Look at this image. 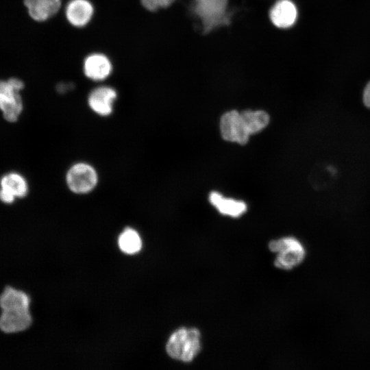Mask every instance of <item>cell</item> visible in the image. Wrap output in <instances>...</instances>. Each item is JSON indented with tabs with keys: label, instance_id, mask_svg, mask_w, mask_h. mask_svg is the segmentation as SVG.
I'll use <instances>...</instances> for the list:
<instances>
[{
	"label": "cell",
	"instance_id": "15",
	"mask_svg": "<svg viewBox=\"0 0 370 370\" xmlns=\"http://www.w3.org/2000/svg\"><path fill=\"white\" fill-rule=\"evenodd\" d=\"M240 113L249 135L260 132L269 123V116L263 110H247Z\"/></svg>",
	"mask_w": 370,
	"mask_h": 370
},
{
	"label": "cell",
	"instance_id": "4",
	"mask_svg": "<svg viewBox=\"0 0 370 370\" xmlns=\"http://www.w3.org/2000/svg\"><path fill=\"white\" fill-rule=\"evenodd\" d=\"M269 248L271 251L277 253L274 265L284 270H290L298 266L306 256L304 247L294 237L271 241Z\"/></svg>",
	"mask_w": 370,
	"mask_h": 370
},
{
	"label": "cell",
	"instance_id": "11",
	"mask_svg": "<svg viewBox=\"0 0 370 370\" xmlns=\"http://www.w3.org/2000/svg\"><path fill=\"white\" fill-rule=\"evenodd\" d=\"M112 70L110 60L101 53H92L88 56L84 63V74L94 81L106 79L111 74Z\"/></svg>",
	"mask_w": 370,
	"mask_h": 370
},
{
	"label": "cell",
	"instance_id": "3",
	"mask_svg": "<svg viewBox=\"0 0 370 370\" xmlns=\"http://www.w3.org/2000/svg\"><path fill=\"white\" fill-rule=\"evenodd\" d=\"M201 334L196 328H182L170 336L166 350L172 358L183 362L192 361L201 350Z\"/></svg>",
	"mask_w": 370,
	"mask_h": 370
},
{
	"label": "cell",
	"instance_id": "2",
	"mask_svg": "<svg viewBox=\"0 0 370 370\" xmlns=\"http://www.w3.org/2000/svg\"><path fill=\"white\" fill-rule=\"evenodd\" d=\"M230 0H193L191 12L201 25L202 35L231 23L232 14L227 8Z\"/></svg>",
	"mask_w": 370,
	"mask_h": 370
},
{
	"label": "cell",
	"instance_id": "1",
	"mask_svg": "<svg viewBox=\"0 0 370 370\" xmlns=\"http://www.w3.org/2000/svg\"><path fill=\"white\" fill-rule=\"evenodd\" d=\"M29 305L30 298L26 293L5 287L0 295V330L10 334L27 329L32 322Z\"/></svg>",
	"mask_w": 370,
	"mask_h": 370
},
{
	"label": "cell",
	"instance_id": "10",
	"mask_svg": "<svg viewBox=\"0 0 370 370\" xmlns=\"http://www.w3.org/2000/svg\"><path fill=\"white\" fill-rule=\"evenodd\" d=\"M0 199L6 204L14 201L16 197H23L27 193L25 180L19 174L10 173L4 175L0 182Z\"/></svg>",
	"mask_w": 370,
	"mask_h": 370
},
{
	"label": "cell",
	"instance_id": "18",
	"mask_svg": "<svg viewBox=\"0 0 370 370\" xmlns=\"http://www.w3.org/2000/svg\"><path fill=\"white\" fill-rule=\"evenodd\" d=\"M363 103L366 107L370 108V81L366 85L363 92Z\"/></svg>",
	"mask_w": 370,
	"mask_h": 370
},
{
	"label": "cell",
	"instance_id": "16",
	"mask_svg": "<svg viewBox=\"0 0 370 370\" xmlns=\"http://www.w3.org/2000/svg\"><path fill=\"white\" fill-rule=\"evenodd\" d=\"M118 244L123 252L127 254H134L140 250L142 241L134 229L127 227L119 235Z\"/></svg>",
	"mask_w": 370,
	"mask_h": 370
},
{
	"label": "cell",
	"instance_id": "14",
	"mask_svg": "<svg viewBox=\"0 0 370 370\" xmlns=\"http://www.w3.org/2000/svg\"><path fill=\"white\" fill-rule=\"evenodd\" d=\"M30 16L43 21L53 16L61 6V0H25Z\"/></svg>",
	"mask_w": 370,
	"mask_h": 370
},
{
	"label": "cell",
	"instance_id": "12",
	"mask_svg": "<svg viewBox=\"0 0 370 370\" xmlns=\"http://www.w3.org/2000/svg\"><path fill=\"white\" fill-rule=\"evenodd\" d=\"M93 7L88 0H71L66 8L69 22L75 27H83L91 19Z\"/></svg>",
	"mask_w": 370,
	"mask_h": 370
},
{
	"label": "cell",
	"instance_id": "8",
	"mask_svg": "<svg viewBox=\"0 0 370 370\" xmlns=\"http://www.w3.org/2000/svg\"><path fill=\"white\" fill-rule=\"evenodd\" d=\"M298 16L295 4L291 0H277L268 12L271 25L280 30L293 27Z\"/></svg>",
	"mask_w": 370,
	"mask_h": 370
},
{
	"label": "cell",
	"instance_id": "9",
	"mask_svg": "<svg viewBox=\"0 0 370 370\" xmlns=\"http://www.w3.org/2000/svg\"><path fill=\"white\" fill-rule=\"evenodd\" d=\"M116 98L117 92L113 88L107 86H99L89 94L88 104L94 113L106 117L112 113Z\"/></svg>",
	"mask_w": 370,
	"mask_h": 370
},
{
	"label": "cell",
	"instance_id": "17",
	"mask_svg": "<svg viewBox=\"0 0 370 370\" xmlns=\"http://www.w3.org/2000/svg\"><path fill=\"white\" fill-rule=\"evenodd\" d=\"M141 3L147 10L155 12L161 8H166L176 0H140Z\"/></svg>",
	"mask_w": 370,
	"mask_h": 370
},
{
	"label": "cell",
	"instance_id": "5",
	"mask_svg": "<svg viewBox=\"0 0 370 370\" xmlns=\"http://www.w3.org/2000/svg\"><path fill=\"white\" fill-rule=\"evenodd\" d=\"M68 188L76 195H86L97 186L99 176L95 168L85 162H78L71 165L65 176Z\"/></svg>",
	"mask_w": 370,
	"mask_h": 370
},
{
	"label": "cell",
	"instance_id": "6",
	"mask_svg": "<svg viewBox=\"0 0 370 370\" xmlns=\"http://www.w3.org/2000/svg\"><path fill=\"white\" fill-rule=\"evenodd\" d=\"M23 86V82L16 78L0 81V109L4 118L10 122L16 121L22 111L19 91Z\"/></svg>",
	"mask_w": 370,
	"mask_h": 370
},
{
	"label": "cell",
	"instance_id": "7",
	"mask_svg": "<svg viewBox=\"0 0 370 370\" xmlns=\"http://www.w3.org/2000/svg\"><path fill=\"white\" fill-rule=\"evenodd\" d=\"M220 131L225 140L245 145L249 138L241 113L230 110L224 113L220 119Z\"/></svg>",
	"mask_w": 370,
	"mask_h": 370
},
{
	"label": "cell",
	"instance_id": "13",
	"mask_svg": "<svg viewBox=\"0 0 370 370\" xmlns=\"http://www.w3.org/2000/svg\"><path fill=\"white\" fill-rule=\"evenodd\" d=\"M209 201L221 214L232 217H238L247 210L244 201L225 197L217 191L210 193Z\"/></svg>",
	"mask_w": 370,
	"mask_h": 370
},
{
	"label": "cell",
	"instance_id": "19",
	"mask_svg": "<svg viewBox=\"0 0 370 370\" xmlns=\"http://www.w3.org/2000/svg\"><path fill=\"white\" fill-rule=\"evenodd\" d=\"M71 85H70L69 84L61 83L57 86V90L58 92L61 93H64L66 92L67 90H69L71 88Z\"/></svg>",
	"mask_w": 370,
	"mask_h": 370
}]
</instances>
